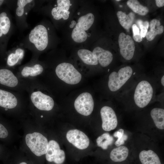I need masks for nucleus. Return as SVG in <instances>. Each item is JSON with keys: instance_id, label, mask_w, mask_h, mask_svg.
<instances>
[{"instance_id": "obj_4", "label": "nucleus", "mask_w": 164, "mask_h": 164, "mask_svg": "<svg viewBox=\"0 0 164 164\" xmlns=\"http://www.w3.org/2000/svg\"><path fill=\"white\" fill-rule=\"evenodd\" d=\"M154 89L148 80L139 81L135 87L132 98L136 105L140 108L146 107L153 99Z\"/></svg>"}, {"instance_id": "obj_1", "label": "nucleus", "mask_w": 164, "mask_h": 164, "mask_svg": "<svg viewBox=\"0 0 164 164\" xmlns=\"http://www.w3.org/2000/svg\"><path fill=\"white\" fill-rule=\"evenodd\" d=\"M49 30L50 28H47L43 23H38L20 43V46L31 52V58L39 59L40 54L47 47Z\"/></svg>"}, {"instance_id": "obj_30", "label": "nucleus", "mask_w": 164, "mask_h": 164, "mask_svg": "<svg viewBox=\"0 0 164 164\" xmlns=\"http://www.w3.org/2000/svg\"><path fill=\"white\" fill-rule=\"evenodd\" d=\"M137 23L141 29H148L149 26V23L147 21H143L142 20L139 19L137 20Z\"/></svg>"}, {"instance_id": "obj_5", "label": "nucleus", "mask_w": 164, "mask_h": 164, "mask_svg": "<svg viewBox=\"0 0 164 164\" xmlns=\"http://www.w3.org/2000/svg\"><path fill=\"white\" fill-rule=\"evenodd\" d=\"M26 93H22L0 87V111L9 112L28 100Z\"/></svg>"}, {"instance_id": "obj_25", "label": "nucleus", "mask_w": 164, "mask_h": 164, "mask_svg": "<svg viewBox=\"0 0 164 164\" xmlns=\"http://www.w3.org/2000/svg\"><path fill=\"white\" fill-rule=\"evenodd\" d=\"M117 15L121 25L126 29H129L132 25L135 17V14L131 12L126 15L121 11H118Z\"/></svg>"}, {"instance_id": "obj_24", "label": "nucleus", "mask_w": 164, "mask_h": 164, "mask_svg": "<svg viewBox=\"0 0 164 164\" xmlns=\"http://www.w3.org/2000/svg\"><path fill=\"white\" fill-rule=\"evenodd\" d=\"M77 54L83 62L87 65H96L98 64V61L92 52L86 49L79 50Z\"/></svg>"}, {"instance_id": "obj_34", "label": "nucleus", "mask_w": 164, "mask_h": 164, "mask_svg": "<svg viewBox=\"0 0 164 164\" xmlns=\"http://www.w3.org/2000/svg\"><path fill=\"white\" fill-rule=\"evenodd\" d=\"M133 37L134 40L137 42H140L142 40V38L140 33L139 35H133Z\"/></svg>"}, {"instance_id": "obj_33", "label": "nucleus", "mask_w": 164, "mask_h": 164, "mask_svg": "<svg viewBox=\"0 0 164 164\" xmlns=\"http://www.w3.org/2000/svg\"><path fill=\"white\" fill-rule=\"evenodd\" d=\"M132 28L133 35H139L140 34L139 29L135 24H134L132 26Z\"/></svg>"}, {"instance_id": "obj_3", "label": "nucleus", "mask_w": 164, "mask_h": 164, "mask_svg": "<svg viewBox=\"0 0 164 164\" xmlns=\"http://www.w3.org/2000/svg\"><path fill=\"white\" fill-rule=\"evenodd\" d=\"M28 82L23 80L16 75L13 68L0 64V87L27 93Z\"/></svg>"}, {"instance_id": "obj_22", "label": "nucleus", "mask_w": 164, "mask_h": 164, "mask_svg": "<svg viewBox=\"0 0 164 164\" xmlns=\"http://www.w3.org/2000/svg\"><path fill=\"white\" fill-rule=\"evenodd\" d=\"M150 115L155 125L160 129H164V110L163 108H156L151 111Z\"/></svg>"}, {"instance_id": "obj_36", "label": "nucleus", "mask_w": 164, "mask_h": 164, "mask_svg": "<svg viewBox=\"0 0 164 164\" xmlns=\"http://www.w3.org/2000/svg\"><path fill=\"white\" fill-rule=\"evenodd\" d=\"M148 32V29H141L140 35L142 38H144L146 36Z\"/></svg>"}, {"instance_id": "obj_21", "label": "nucleus", "mask_w": 164, "mask_h": 164, "mask_svg": "<svg viewBox=\"0 0 164 164\" xmlns=\"http://www.w3.org/2000/svg\"><path fill=\"white\" fill-rule=\"evenodd\" d=\"M128 153V149L126 147L123 145L120 146L111 150L110 157L111 159L114 162H121L127 159Z\"/></svg>"}, {"instance_id": "obj_26", "label": "nucleus", "mask_w": 164, "mask_h": 164, "mask_svg": "<svg viewBox=\"0 0 164 164\" xmlns=\"http://www.w3.org/2000/svg\"><path fill=\"white\" fill-rule=\"evenodd\" d=\"M127 4L133 11L140 15H145L149 12L147 7L142 5L137 0H129L127 1Z\"/></svg>"}, {"instance_id": "obj_16", "label": "nucleus", "mask_w": 164, "mask_h": 164, "mask_svg": "<svg viewBox=\"0 0 164 164\" xmlns=\"http://www.w3.org/2000/svg\"><path fill=\"white\" fill-rule=\"evenodd\" d=\"M66 138L70 143L80 149H85L89 145L90 141L87 136L77 129L69 130L66 134Z\"/></svg>"}, {"instance_id": "obj_7", "label": "nucleus", "mask_w": 164, "mask_h": 164, "mask_svg": "<svg viewBox=\"0 0 164 164\" xmlns=\"http://www.w3.org/2000/svg\"><path fill=\"white\" fill-rule=\"evenodd\" d=\"M134 73L132 68L127 66L118 71L112 72L109 75L108 86L113 92L119 91L131 79Z\"/></svg>"}, {"instance_id": "obj_39", "label": "nucleus", "mask_w": 164, "mask_h": 164, "mask_svg": "<svg viewBox=\"0 0 164 164\" xmlns=\"http://www.w3.org/2000/svg\"><path fill=\"white\" fill-rule=\"evenodd\" d=\"M161 84L162 86H164V76L163 75L161 78Z\"/></svg>"}, {"instance_id": "obj_35", "label": "nucleus", "mask_w": 164, "mask_h": 164, "mask_svg": "<svg viewBox=\"0 0 164 164\" xmlns=\"http://www.w3.org/2000/svg\"><path fill=\"white\" fill-rule=\"evenodd\" d=\"M155 3L157 7H161L164 5V0H156Z\"/></svg>"}, {"instance_id": "obj_2", "label": "nucleus", "mask_w": 164, "mask_h": 164, "mask_svg": "<svg viewBox=\"0 0 164 164\" xmlns=\"http://www.w3.org/2000/svg\"><path fill=\"white\" fill-rule=\"evenodd\" d=\"M15 26L9 9L6 6L0 8V60L4 58L7 52L9 40L13 34Z\"/></svg>"}, {"instance_id": "obj_12", "label": "nucleus", "mask_w": 164, "mask_h": 164, "mask_svg": "<svg viewBox=\"0 0 164 164\" xmlns=\"http://www.w3.org/2000/svg\"><path fill=\"white\" fill-rule=\"evenodd\" d=\"M118 42L121 56L126 60H131L134 56L135 49V43L131 37L121 32L119 35Z\"/></svg>"}, {"instance_id": "obj_9", "label": "nucleus", "mask_w": 164, "mask_h": 164, "mask_svg": "<svg viewBox=\"0 0 164 164\" xmlns=\"http://www.w3.org/2000/svg\"><path fill=\"white\" fill-rule=\"evenodd\" d=\"M55 72L57 77L67 84H75L80 81L82 76L72 64L63 62L56 67Z\"/></svg>"}, {"instance_id": "obj_28", "label": "nucleus", "mask_w": 164, "mask_h": 164, "mask_svg": "<svg viewBox=\"0 0 164 164\" xmlns=\"http://www.w3.org/2000/svg\"><path fill=\"white\" fill-rule=\"evenodd\" d=\"M71 37L74 41L80 43L85 41L87 38V34L85 31L75 27L73 29Z\"/></svg>"}, {"instance_id": "obj_23", "label": "nucleus", "mask_w": 164, "mask_h": 164, "mask_svg": "<svg viewBox=\"0 0 164 164\" xmlns=\"http://www.w3.org/2000/svg\"><path fill=\"white\" fill-rule=\"evenodd\" d=\"M94 20V15L91 13H88L79 18L75 27L80 28L85 31H87L91 27Z\"/></svg>"}, {"instance_id": "obj_31", "label": "nucleus", "mask_w": 164, "mask_h": 164, "mask_svg": "<svg viewBox=\"0 0 164 164\" xmlns=\"http://www.w3.org/2000/svg\"><path fill=\"white\" fill-rule=\"evenodd\" d=\"M128 137V136L124 134L121 138L117 139L115 142L114 144L115 145L118 147L123 145L125 143V141L127 140Z\"/></svg>"}, {"instance_id": "obj_29", "label": "nucleus", "mask_w": 164, "mask_h": 164, "mask_svg": "<svg viewBox=\"0 0 164 164\" xmlns=\"http://www.w3.org/2000/svg\"><path fill=\"white\" fill-rule=\"evenodd\" d=\"M9 135V132L7 128L2 122L0 118V138H6Z\"/></svg>"}, {"instance_id": "obj_10", "label": "nucleus", "mask_w": 164, "mask_h": 164, "mask_svg": "<svg viewBox=\"0 0 164 164\" xmlns=\"http://www.w3.org/2000/svg\"><path fill=\"white\" fill-rule=\"evenodd\" d=\"M26 143L32 152L38 157L46 154L48 142L46 138L41 133L34 132L26 135Z\"/></svg>"}, {"instance_id": "obj_38", "label": "nucleus", "mask_w": 164, "mask_h": 164, "mask_svg": "<svg viewBox=\"0 0 164 164\" xmlns=\"http://www.w3.org/2000/svg\"><path fill=\"white\" fill-rule=\"evenodd\" d=\"M77 22L76 21L74 20H73L71 22V24L70 25V28H73L76 25Z\"/></svg>"}, {"instance_id": "obj_13", "label": "nucleus", "mask_w": 164, "mask_h": 164, "mask_svg": "<svg viewBox=\"0 0 164 164\" xmlns=\"http://www.w3.org/2000/svg\"><path fill=\"white\" fill-rule=\"evenodd\" d=\"M25 54L24 49L19 45L7 51L1 64L13 68L20 64Z\"/></svg>"}, {"instance_id": "obj_41", "label": "nucleus", "mask_w": 164, "mask_h": 164, "mask_svg": "<svg viewBox=\"0 0 164 164\" xmlns=\"http://www.w3.org/2000/svg\"><path fill=\"white\" fill-rule=\"evenodd\" d=\"M80 12H78V15H80Z\"/></svg>"}, {"instance_id": "obj_37", "label": "nucleus", "mask_w": 164, "mask_h": 164, "mask_svg": "<svg viewBox=\"0 0 164 164\" xmlns=\"http://www.w3.org/2000/svg\"><path fill=\"white\" fill-rule=\"evenodd\" d=\"M7 0H0V8L4 5H6Z\"/></svg>"}, {"instance_id": "obj_27", "label": "nucleus", "mask_w": 164, "mask_h": 164, "mask_svg": "<svg viewBox=\"0 0 164 164\" xmlns=\"http://www.w3.org/2000/svg\"><path fill=\"white\" fill-rule=\"evenodd\" d=\"M113 140V137L108 133H107L99 136L97 139L96 142L98 146L105 150L112 143Z\"/></svg>"}, {"instance_id": "obj_14", "label": "nucleus", "mask_w": 164, "mask_h": 164, "mask_svg": "<svg viewBox=\"0 0 164 164\" xmlns=\"http://www.w3.org/2000/svg\"><path fill=\"white\" fill-rule=\"evenodd\" d=\"M102 121V127L106 131L114 129L118 125V120L116 114L111 107L105 106L102 107L100 111Z\"/></svg>"}, {"instance_id": "obj_8", "label": "nucleus", "mask_w": 164, "mask_h": 164, "mask_svg": "<svg viewBox=\"0 0 164 164\" xmlns=\"http://www.w3.org/2000/svg\"><path fill=\"white\" fill-rule=\"evenodd\" d=\"M14 2L17 26L20 31H23L28 27L27 16L30 10L35 8L36 2L32 0H18Z\"/></svg>"}, {"instance_id": "obj_18", "label": "nucleus", "mask_w": 164, "mask_h": 164, "mask_svg": "<svg viewBox=\"0 0 164 164\" xmlns=\"http://www.w3.org/2000/svg\"><path fill=\"white\" fill-rule=\"evenodd\" d=\"M92 53L100 65L103 67L108 66L113 59V55L110 51L104 50L100 47H97Z\"/></svg>"}, {"instance_id": "obj_19", "label": "nucleus", "mask_w": 164, "mask_h": 164, "mask_svg": "<svg viewBox=\"0 0 164 164\" xmlns=\"http://www.w3.org/2000/svg\"><path fill=\"white\" fill-rule=\"evenodd\" d=\"M139 159L142 164H161L157 155L151 150H144L141 152Z\"/></svg>"}, {"instance_id": "obj_32", "label": "nucleus", "mask_w": 164, "mask_h": 164, "mask_svg": "<svg viewBox=\"0 0 164 164\" xmlns=\"http://www.w3.org/2000/svg\"><path fill=\"white\" fill-rule=\"evenodd\" d=\"M124 134V130L121 128L115 132L114 134V137L117 138L118 139H119L122 137Z\"/></svg>"}, {"instance_id": "obj_40", "label": "nucleus", "mask_w": 164, "mask_h": 164, "mask_svg": "<svg viewBox=\"0 0 164 164\" xmlns=\"http://www.w3.org/2000/svg\"><path fill=\"white\" fill-rule=\"evenodd\" d=\"M116 1H118H118H120L121 0H116Z\"/></svg>"}, {"instance_id": "obj_20", "label": "nucleus", "mask_w": 164, "mask_h": 164, "mask_svg": "<svg viewBox=\"0 0 164 164\" xmlns=\"http://www.w3.org/2000/svg\"><path fill=\"white\" fill-rule=\"evenodd\" d=\"M160 24V22L159 20L154 19L151 21L149 25L150 30L147 32L146 36L148 41L153 40L157 35L161 34L163 33L164 26Z\"/></svg>"}, {"instance_id": "obj_17", "label": "nucleus", "mask_w": 164, "mask_h": 164, "mask_svg": "<svg viewBox=\"0 0 164 164\" xmlns=\"http://www.w3.org/2000/svg\"><path fill=\"white\" fill-rule=\"evenodd\" d=\"M56 4L54 5L51 11L53 18L56 20L62 19L64 20L67 19L69 17L70 13L69 9L70 6L72 5L70 0H57Z\"/></svg>"}, {"instance_id": "obj_11", "label": "nucleus", "mask_w": 164, "mask_h": 164, "mask_svg": "<svg viewBox=\"0 0 164 164\" xmlns=\"http://www.w3.org/2000/svg\"><path fill=\"white\" fill-rule=\"evenodd\" d=\"M74 106L80 114L85 116L90 115L92 113L94 106L92 96L87 92L81 94L75 100Z\"/></svg>"}, {"instance_id": "obj_6", "label": "nucleus", "mask_w": 164, "mask_h": 164, "mask_svg": "<svg viewBox=\"0 0 164 164\" xmlns=\"http://www.w3.org/2000/svg\"><path fill=\"white\" fill-rule=\"evenodd\" d=\"M44 70L43 64L39 59L31 58L29 62L19 67L15 73L19 78L29 82L37 79Z\"/></svg>"}, {"instance_id": "obj_15", "label": "nucleus", "mask_w": 164, "mask_h": 164, "mask_svg": "<svg viewBox=\"0 0 164 164\" xmlns=\"http://www.w3.org/2000/svg\"><path fill=\"white\" fill-rule=\"evenodd\" d=\"M46 160L56 164H62L65 159L64 151L60 149L59 144L55 141L51 140L48 142V148L45 154Z\"/></svg>"}]
</instances>
